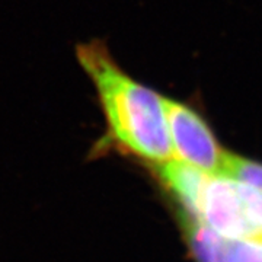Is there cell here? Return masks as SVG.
I'll return each instance as SVG.
<instances>
[{"label": "cell", "mask_w": 262, "mask_h": 262, "mask_svg": "<svg viewBox=\"0 0 262 262\" xmlns=\"http://www.w3.org/2000/svg\"><path fill=\"white\" fill-rule=\"evenodd\" d=\"M166 122L175 159L208 175H223L226 151L206 121L184 103L163 98Z\"/></svg>", "instance_id": "7a4b0ae2"}, {"label": "cell", "mask_w": 262, "mask_h": 262, "mask_svg": "<svg viewBox=\"0 0 262 262\" xmlns=\"http://www.w3.org/2000/svg\"><path fill=\"white\" fill-rule=\"evenodd\" d=\"M223 175L241 179L248 184H252L253 187L262 189V163H258V162L229 153L226 159Z\"/></svg>", "instance_id": "5b68a950"}, {"label": "cell", "mask_w": 262, "mask_h": 262, "mask_svg": "<svg viewBox=\"0 0 262 262\" xmlns=\"http://www.w3.org/2000/svg\"><path fill=\"white\" fill-rule=\"evenodd\" d=\"M182 223L196 262H262V241L226 237L185 217Z\"/></svg>", "instance_id": "3957f363"}, {"label": "cell", "mask_w": 262, "mask_h": 262, "mask_svg": "<svg viewBox=\"0 0 262 262\" xmlns=\"http://www.w3.org/2000/svg\"><path fill=\"white\" fill-rule=\"evenodd\" d=\"M153 168L162 181V185L177 200L184 213L182 217L198 220L203 191L211 175L175 158Z\"/></svg>", "instance_id": "277c9868"}, {"label": "cell", "mask_w": 262, "mask_h": 262, "mask_svg": "<svg viewBox=\"0 0 262 262\" xmlns=\"http://www.w3.org/2000/svg\"><path fill=\"white\" fill-rule=\"evenodd\" d=\"M76 58L94 84L106 133L103 147L131 155L151 166L173 159L163 96L125 73L99 39L79 44Z\"/></svg>", "instance_id": "6da1fadb"}]
</instances>
